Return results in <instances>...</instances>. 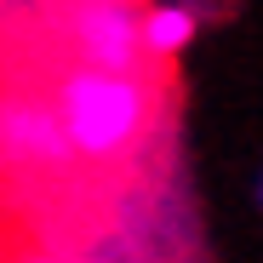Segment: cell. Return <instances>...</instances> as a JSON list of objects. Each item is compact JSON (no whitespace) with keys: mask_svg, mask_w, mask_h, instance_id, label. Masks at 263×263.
<instances>
[{"mask_svg":"<svg viewBox=\"0 0 263 263\" xmlns=\"http://www.w3.org/2000/svg\"><path fill=\"white\" fill-rule=\"evenodd\" d=\"M58 40L74 52L80 69H103V74H149L138 52V6L120 0H98V6H63L58 12Z\"/></svg>","mask_w":263,"mask_h":263,"instance_id":"obj_2","label":"cell"},{"mask_svg":"<svg viewBox=\"0 0 263 263\" xmlns=\"http://www.w3.org/2000/svg\"><path fill=\"white\" fill-rule=\"evenodd\" d=\"M0 263H92V257H80V252H58V246H40V240H17L0 252Z\"/></svg>","mask_w":263,"mask_h":263,"instance_id":"obj_5","label":"cell"},{"mask_svg":"<svg viewBox=\"0 0 263 263\" xmlns=\"http://www.w3.org/2000/svg\"><path fill=\"white\" fill-rule=\"evenodd\" d=\"M0 166H23V172H58L69 166L63 132L52 120V103L29 92V86H6L0 92Z\"/></svg>","mask_w":263,"mask_h":263,"instance_id":"obj_3","label":"cell"},{"mask_svg":"<svg viewBox=\"0 0 263 263\" xmlns=\"http://www.w3.org/2000/svg\"><path fill=\"white\" fill-rule=\"evenodd\" d=\"M257 200H263V183H257Z\"/></svg>","mask_w":263,"mask_h":263,"instance_id":"obj_6","label":"cell"},{"mask_svg":"<svg viewBox=\"0 0 263 263\" xmlns=\"http://www.w3.org/2000/svg\"><path fill=\"white\" fill-rule=\"evenodd\" d=\"M195 23H200L195 6H143L138 12V52H143V63L178 58L195 40Z\"/></svg>","mask_w":263,"mask_h":263,"instance_id":"obj_4","label":"cell"},{"mask_svg":"<svg viewBox=\"0 0 263 263\" xmlns=\"http://www.w3.org/2000/svg\"><path fill=\"white\" fill-rule=\"evenodd\" d=\"M46 103H52V120L63 132L69 160L120 166V160L138 155L143 138L155 132L160 86L149 74H103V69L69 63Z\"/></svg>","mask_w":263,"mask_h":263,"instance_id":"obj_1","label":"cell"}]
</instances>
